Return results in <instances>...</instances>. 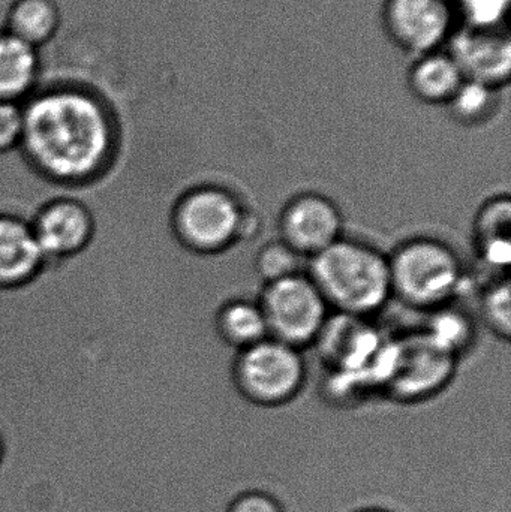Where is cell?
<instances>
[{"instance_id": "obj_1", "label": "cell", "mask_w": 511, "mask_h": 512, "mask_svg": "<svg viewBox=\"0 0 511 512\" xmlns=\"http://www.w3.org/2000/svg\"><path fill=\"white\" fill-rule=\"evenodd\" d=\"M23 117L21 152L60 185L96 179L116 156V111L92 90L62 86L33 93L23 102Z\"/></svg>"}, {"instance_id": "obj_2", "label": "cell", "mask_w": 511, "mask_h": 512, "mask_svg": "<svg viewBox=\"0 0 511 512\" xmlns=\"http://www.w3.org/2000/svg\"><path fill=\"white\" fill-rule=\"evenodd\" d=\"M311 279L327 304L350 316L375 312L393 294L389 259L348 240H338L314 256Z\"/></svg>"}, {"instance_id": "obj_3", "label": "cell", "mask_w": 511, "mask_h": 512, "mask_svg": "<svg viewBox=\"0 0 511 512\" xmlns=\"http://www.w3.org/2000/svg\"><path fill=\"white\" fill-rule=\"evenodd\" d=\"M245 216L233 195L216 186H192L177 200L173 230L195 255L224 251L242 234Z\"/></svg>"}, {"instance_id": "obj_4", "label": "cell", "mask_w": 511, "mask_h": 512, "mask_svg": "<svg viewBox=\"0 0 511 512\" xmlns=\"http://www.w3.org/2000/svg\"><path fill=\"white\" fill-rule=\"evenodd\" d=\"M389 262L393 294L414 307L440 306L461 285L458 256L434 240L407 243Z\"/></svg>"}, {"instance_id": "obj_5", "label": "cell", "mask_w": 511, "mask_h": 512, "mask_svg": "<svg viewBox=\"0 0 511 512\" xmlns=\"http://www.w3.org/2000/svg\"><path fill=\"white\" fill-rule=\"evenodd\" d=\"M260 307L272 339L294 348L320 339L326 328L327 301L311 277L302 274L267 283Z\"/></svg>"}, {"instance_id": "obj_6", "label": "cell", "mask_w": 511, "mask_h": 512, "mask_svg": "<svg viewBox=\"0 0 511 512\" xmlns=\"http://www.w3.org/2000/svg\"><path fill=\"white\" fill-rule=\"evenodd\" d=\"M305 381V364L294 346L276 339L243 349L236 382L243 396L260 406H279L297 396Z\"/></svg>"}, {"instance_id": "obj_7", "label": "cell", "mask_w": 511, "mask_h": 512, "mask_svg": "<svg viewBox=\"0 0 511 512\" xmlns=\"http://www.w3.org/2000/svg\"><path fill=\"white\" fill-rule=\"evenodd\" d=\"M383 17L392 41L416 57L440 50L456 30L452 0H386Z\"/></svg>"}, {"instance_id": "obj_8", "label": "cell", "mask_w": 511, "mask_h": 512, "mask_svg": "<svg viewBox=\"0 0 511 512\" xmlns=\"http://www.w3.org/2000/svg\"><path fill=\"white\" fill-rule=\"evenodd\" d=\"M390 382L401 400H419L440 390L452 375L453 355L428 336L405 340L390 352Z\"/></svg>"}, {"instance_id": "obj_9", "label": "cell", "mask_w": 511, "mask_h": 512, "mask_svg": "<svg viewBox=\"0 0 511 512\" xmlns=\"http://www.w3.org/2000/svg\"><path fill=\"white\" fill-rule=\"evenodd\" d=\"M447 53L461 69L465 80L500 89L509 81L510 39L500 27H473L455 30Z\"/></svg>"}, {"instance_id": "obj_10", "label": "cell", "mask_w": 511, "mask_h": 512, "mask_svg": "<svg viewBox=\"0 0 511 512\" xmlns=\"http://www.w3.org/2000/svg\"><path fill=\"white\" fill-rule=\"evenodd\" d=\"M30 224L47 262L80 254L92 240L95 228L90 210L72 198H59L45 204Z\"/></svg>"}, {"instance_id": "obj_11", "label": "cell", "mask_w": 511, "mask_h": 512, "mask_svg": "<svg viewBox=\"0 0 511 512\" xmlns=\"http://www.w3.org/2000/svg\"><path fill=\"white\" fill-rule=\"evenodd\" d=\"M281 228L285 245L314 258L341 240L342 219L332 201L320 195H302L284 210Z\"/></svg>"}, {"instance_id": "obj_12", "label": "cell", "mask_w": 511, "mask_h": 512, "mask_svg": "<svg viewBox=\"0 0 511 512\" xmlns=\"http://www.w3.org/2000/svg\"><path fill=\"white\" fill-rule=\"evenodd\" d=\"M45 262L32 224L18 216L0 215V288L24 285Z\"/></svg>"}, {"instance_id": "obj_13", "label": "cell", "mask_w": 511, "mask_h": 512, "mask_svg": "<svg viewBox=\"0 0 511 512\" xmlns=\"http://www.w3.org/2000/svg\"><path fill=\"white\" fill-rule=\"evenodd\" d=\"M464 81L453 57L440 50L417 57L408 75L411 92L428 104L449 105Z\"/></svg>"}, {"instance_id": "obj_14", "label": "cell", "mask_w": 511, "mask_h": 512, "mask_svg": "<svg viewBox=\"0 0 511 512\" xmlns=\"http://www.w3.org/2000/svg\"><path fill=\"white\" fill-rule=\"evenodd\" d=\"M38 74V50L9 33H0V101L23 104L35 93Z\"/></svg>"}, {"instance_id": "obj_15", "label": "cell", "mask_w": 511, "mask_h": 512, "mask_svg": "<svg viewBox=\"0 0 511 512\" xmlns=\"http://www.w3.org/2000/svg\"><path fill=\"white\" fill-rule=\"evenodd\" d=\"M59 26L60 11L54 0H14L5 32L38 50L54 38Z\"/></svg>"}, {"instance_id": "obj_16", "label": "cell", "mask_w": 511, "mask_h": 512, "mask_svg": "<svg viewBox=\"0 0 511 512\" xmlns=\"http://www.w3.org/2000/svg\"><path fill=\"white\" fill-rule=\"evenodd\" d=\"M216 325L225 342L242 351L269 337V328L260 304L249 301H233L222 307Z\"/></svg>"}, {"instance_id": "obj_17", "label": "cell", "mask_w": 511, "mask_h": 512, "mask_svg": "<svg viewBox=\"0 0 511 512\" xmlns=\"http://www.w3.org/2000/svg\"><path fill=\"white\" fill-rule=\"evenodd\" d=\"M479 240L483 258L489 264L507 265L510 261V204L509 200L489 204L479 219Z\"/></svg>"}, {"instance_id": "obj_18", "label": "cell", "mask_w": 511, "mask_h": 512, "mask_svg": "<svg viewBox=\"0 0 511 512\" xmlns=\"http://www.w3.org/2000/svg\"><path fill=\"white\" fill-rule=\"evenodd\" d=\"M498 90L476 81L465 80L449 102L453 114L462 122L474 123L488 119L497 107Z\"/></svg>"}, {"instance_id": "obj_19", "label": "cell", "mask_w": 511, "mask_h": 512, "mask_svg": "<svg viewBox=\"0 0 511 512\" xmlns=\"http://www.w3.org/2000/svg\"><path fill=\"white\" fill-rule=\"evenodd\" d=\"M300 255L290 246L282 243H273L266 246L258 255V273L267 283L278 282L294 276L299 270Z\"/></svg>"}, {"instance_id": "obj_20", "label": "cell", "mask_w": 511, "mask_h": 512, "mask_svg": "<svg viewBox=\"0 0 511 512\" xmlns=\"http://www.w3.org/2000/svg\"><path fill=\"white\" fill-rule=\"evenodd\" d=\"M426 336L444 351L455 355V352L470 340L471 328L464 316L458 315V313L444 312L434 319L431 330L426 333Z\"/></svg>"}, {"instance_id": "obj_21", "label": "cell", "mask_w": 511, "mask_h": 512, "mask_svg": "<svg viewBox=\"0 0 511 512\" xmlns=\"http://www.w3.org/2000/svg\"><path fill=\"white\" fill-rule=\"evenodd\" d=\"M456 17L462 15L467 26L500 27L509 0H452Z\"/></svg>"}, {"instance_id": "obj_22", "label": "cell", "mask_w": 511, "mask_h": 512, "mask_svg": "<svg viewBox=\"0 0 511 512\" xmlns=\"http://www.w3.org/2000/svg\"><path fill=\"white\" fill-rule=\"evenodd\" d=\"M23 122V104L0 101V153L20 149Z\"/></svg>"}, {"instance_id": "obj_23", "label": "cell", "mask_w": 511, "mask_h": 512, "mask_svg": "<svg viewBox=\"0 0 511 512\" xmlns=\"http://www.w3.org/2000/svg\"><path fill=\"white\" fill-rule=\"evenodd\" d=\"M486 316L495 330L509 337L510 333V291L509 286H498L489 292L486 300Z\"/></svg>"}, {"instance_id": "obj_24", "label": "cell", "mask_w": 511, "mask_h": 512, "mask_svg": "<svg viewBox=\"0 0 511 512\" xmlns=\"http://www.w3.org/2000/svg\"><path fill=\"white\" fill-rule=\"evenodd\" d=\"M225 512H285L281 502L261 490L240 493L228 505Z\"/></svg>"}, {"instance_id": "obj_25", "label": "cell", "mask_w": 511, "mask_h": 512, "mask_svg": "<svg viewBox=\"0 0 511 512\" xmlns=\"http://www.w3.org/2000/svg\"><path fill=\"white\" fill-rule=\"evenodd\" d=\"M5 457H6L5 439H3V436L0 435V465H2L3 460H5Z\"/></svg>"}, {"instance_id": "obj_26", "label": "cell", "mask_w": 511, "mask_h": 512, "mask_svg": "<svg viewBox=\"0 0 511 512\" xmlns=\"http://www.w3.org/2000/svg\"><path fill=\"white\" fill-rule=\"evenodd\" d=\"M356 512H393V511L384 510V508H365V510H359Z\"/></svg>"}]
</instances>
